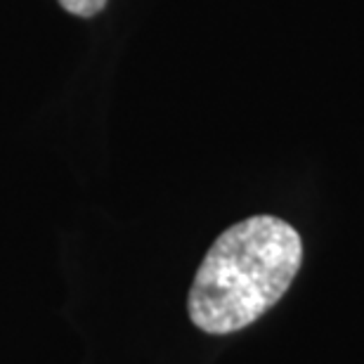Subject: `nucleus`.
<instances>
[{
    "label": "nucleus",
    "instance_id": "f257e3e1",
    "mask_svg": "<svg viewBox=\"0 0 364 364\" xmlns=\"http://www.w3.org/2000/svg\"><path fill=\"white\" fill-rule=\"evenodd\" d=\"M303 263L301 235L274 215L232 225L201 260L187 298L192 322L225 336L256 322L287 294Z\"/></svg>",
    "mask_w": 364,
    "mask_h": 364
},
{
    "label": "nucleus",
    "instance_id": "f03ea898",
    "mask_svg": "<svg viewBox=\"0 0 364 364\" xmlns=\"http://www.w3.org/2000/svg\"><path fill=\"white\" fill-rule=\"evenodd\" d=\"M57 3L76 17H95L107 5V0H57Z\"/></svg>",
    "mask_w": 364,
    "mask_h": 364
}]
</instances>
